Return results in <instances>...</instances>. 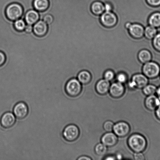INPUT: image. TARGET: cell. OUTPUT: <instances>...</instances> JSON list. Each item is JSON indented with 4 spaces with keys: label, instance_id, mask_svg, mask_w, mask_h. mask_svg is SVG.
<instances>
[{
    "label": "cell",
    "instance_id": "1",
    "mask_svg": "<svg viewBox=\"0 0 160 160\" xmlns=\"http://www.w3.org/2000/svg\"><path fill=\"white\" fill-rule=\"evenodd\" d=\"M127 143L129 148L135 153L142 152L147 146L146 139L142 135L137 133L130 136Z\"/></svg>",
    "mask_w": 160,
    "mask_h": 160
},
{
    "label": "cell",
    "instance_id": "2",
    "mask_svg": "<svg viewBox=\"0 0 160 160\" xmlns=\"http://www.w3.org/2000/svg\"><path fill=\"white\" fill-rule=\"evenodd\" d=\"M5 15L8 20L14 22L22 18L23 15V9L21 5L18 3H12L6 7Z\"/></svg>",
    "mask_w": 160,
    "mask_h": 160
},
{
    "label": "cell",
    "instance_id": "3",
    "mask_svg": "<svg viewBox=\"0 0 160 160\" xmlns=\"http://www.w3.org/2000/svg\"><path fill=\"white\" fill-rule=\"evenodd\" d=\"M65 92L67 95L76 97L81 94L82 90V84L76 78H70L66 83Z\"/></svg>",
    "mask_w": 160,
    "mask_h": 160
},
{
    "label": "cell",
    "instance_id": "4",
    "mask_svg": "<svg viewBox=\"0 0 160 160\" xmlns=\"http://www.w3.org/2000/svg\"><path fill=\"white\" fill-rule=\"evenodd\" d=\"M142 72L149 79H156L159 76L160 66L152 61L143 64Z\"/></svg>",
    "mask_w": 160,
    "mask_h": 160
},
{
    "label": "cell",
    "instance_id": "5",
    "mask_svg": "<svg viewBox=\"0 0 160 160\" xmlns=\"http://www.w3.org/2000/svg\"><path fill=\"white\" fill-rule=\"evenodd\" d=\"M80 131L79 128L75 124H70L66 126L62 132V136L67 142H75L79 138Z\"/></svg>",
    "mask_w": 160,
    "mask_h": 160
},
{
    "label": "cell",
    "instance_id": "6",
    "mask_svg": "<svg viewBox=\"0 0 160 160\" xmlns=\"http://www.w3.org/2000/svg\"><path fill=\"white\" fill-rule=\"evenodd\" d=\"M149 79L142 73H136L133 75L129 81L132 88L142 89L148 84Z\"/></svg>",
    "mask_w": 160,
    "mask_h": 160
},
{
    "label": "cell",
    "instance_id": "7",
    "mask_svg": "<svg viewBox=\"0 0 160 160\" xmlns=\"http://www.w3.org/2000/svg\"><path fill=\"white\" fill-rule=\"evenodd\" d=\"M100 20L103 26L107 28L113 27L116 25L117 18L113 12H105L100 16Z\"/></svg>",
    "mask_w": 160,
    "mask_h": 160
},
{
    "label": "cell",
    "instance_id": "8",
    "mask_svg": "<svg viewBox=\"0 0 160 160\" xmlns=\"http://www.w3.org/2000/svg\"><path fill=\"white\" fill-rule=\"evenodd\" d=\"M131 130L129 124L125 122L121 121L114 124L113 131L117 137L124 138L129 134Z\"/></svg>",
    "mask_w": 160,
    "mask_h": 160
},
{
    "label": "cell",
    "instance_id": "9",
    "mask_svg": "<svg viewBox=\"0 0 160 160\" xmlns=\"http://www.w3.org/2000/svg\"><path fill=\"white\" fill-rule=\"evenodd\" d=\"M28 106L24 102H19L14 107L13 113L17 118L20 120L25 118L28 116Z\"/></svg>",
    "mask_w": 160,
    "mask_h": 160
},
{
    "label": "cell",
    "instance_id": "10",
    "mask_svg": "<svg viewBox=\"0 0 160 160\" xmlns=\"http://www.w3.org/2000/svg\"><path fill=\"white\" fill-rule=\"evenodd\" d=\"M125 92L123 84L116 82L111 84L109 92L111 97L114 98H119L123 97Z\"/></svg>",
    "mask_w": 160,
    "mask_h": 160
},
{
    "label": "cell",
    "instance_id": "11",
    "mask_svg": "<svg viewBox=\"0 0 160 160\" xmlns=\"http://www.w3.org/2000/svg\"><path fill=\"white\" fill-rule=\"evenodd\" d=\"M16 117L13 113L7 112L2 116L0 123L2 127L4 128H12L15 123Z\"/></svg>",
    "mask_w": 160,
    "mask_h": 160
},
{
    "label": "cell",
    "instance_id": "12",
    "mask_svg": "<svg viewBox=\"0 0 160 160\" xmlns=\"http://www.w3.org/2000/svg\"><path fill=\"white\" fill-rule=\"evenodd\" d=\"M145 27L138 23H133L128 29V32L133 38L139 39L144 37Z\"/></svg>",
    "mask_w": 160,
    "mask_h": 160
},
{
    "label": "cell",
    "instance_id": "13",
    "mask_svg": "<svg viewBox=\"0 0 160 160\" xmlns=\"http://www.w3.org/2000/svg\"><path fill=\"white\" fill-rule=\"evenodd\" d=\"M48 25L43 20H39L33 25V32L36 36L42 37L48 32Z\"/></svg>",
    "mask_w": 160,
    "mask_h": 160
},
{
    "label": "cell",
    "instance_id": "14",
    "mask_svg": "<svg viewBox=\"0 0 160 160\" xmlns=\"http://www.w3.org/2000/svg\"><path fill=\"white\" fill-rule=\"evenodd\" d=\"M102 143L107 147L114 146L118 142V137L112 132H106L102 136Z\"/></svg>",
    "mask_w": 160,
    "mask_h": 160
},
{
    "label": "cell",
    "instance_id": "15",
    "mask_svg": "<svg viewBox=\"0 0 160 160\" xmlns=\"http://www.w3.org/2000/svg\"><path fill=\"white\" fill-rule=\"evenodd\" d=\"M110 86V82L103 78L99 80L97 82L95 86V90L100 95H106L109 92Z\"/></svg>",
    "mask_w": 160,
    "mask_h": 160
},
{
    "label": "cell",
    "instance_id": "16",
    "mask_svg": "<svg viewBox=\"0 0 160 160\" xmlns=\"http://www.w3.org/2000/svg\"><path fill=\"white\" fill-rule=\"evenodd\" d=\"M23 19L27 24L34 25L40 20L39 12L34 9L28 10L25 14Z\"/></svg>",
    "mask_w": 160,
    "mask_h": 160
},
{
    "label": "cell",
    "instance_id": "17",
    "mask_svg": "<svg viewBox=\"0 0 160 160\" xmlns=\"http://www.w3.org/2000/svg\"><path fill=\"white\" fill-rule=\"evenodd\" d=\"M160 104V101L157 97L154 95L148 96L145 101V107L150 111L156 110Z\"/></svg>",
    "mask_w": 160,
    "mask_h": 160
},
{
    "label": "cell",
    "instance_id": "18",
    "mask_svg": "<svg viewBox=\"0 0 160 160\" xmlns=\"http://www.w3.org/2000/svg\"><path fill=\"white\" fill-rule=\"evenodd\" d=\"M76 78L82 85L89 84L92 79L91 73L86 70H83L80 72Z\"/></svg>",
    "mask_w": 160,
    "mask_h": 160
},
{
    "label": "cell",
    "instance_id": "19",
    "mask_svg": "<svg viewBox=\"0 0 160 160\" xmlns=\"http://www.w3.org/2000/svg\"><path fill=\"white\" fill-rule=\"evenodd\" d=\"M34 9L38 12H43L48 9L49 6V0H34L33 1Z\"/></svg>",
    "mask_w": 160,
    "mask_h": 160
},
{
    "label": "cell",
    "instance_id": "20",
    "mask_svg": "<svg viewBox=\"0 0 160 160\" xmlns=\"http://www.w3.org/2000/svg\"><path fill=\"white\" fill-rule=\"evenodd\" d=\"M138 58L141 63L144 64L151 61L152 56L149 50L143 49L139 52L138 54Z\"/></svg>",
    "mask_w": 160,
    "mask_h": 160
},
{
    "label": "cell",
    "instance_id": "21",
    "mask_svg": "<svg viewBox=\"0 0 160 160\" xmlns=\"http://www.w3.org/2000/svg\"><path fill=\"white\" fill-rule=\"evenodd\" d=\"M90 9L92 13L97 16H100L105 12L104 4L100 1L92 3Z\"/></svg>",
    "mask_w": 160,
    "mask_h": 160
},
{
    "label": "cell",
    "instance_id": "22",
    "mask_svg": "<svg viewBox=\"0 0 160 160\" xmlns=\"http://www.w3.org/2000/svg\"><path fill=\"white\" fill-rule=\"evenodd\" d=\"M148 24L156 28H160V12H153L149 17Z\"/></svg>",
    "mask_w": 160,
    "mask_h": 160
},
{
    "label": "cell",
    "instance_id": "23",
    "mask_svg": "<svg viewBox=\"0 0 160 160\" xmlns=\"http://www.w3.org/2000/svg\"><path fill=\"white\" fill-rule=\"evenodd\" d=\"M158 32L157 28L148 25L145 28L144 37L149 40H152Z\"/></svg>",
    "mask_w": 160,
    "mask_h": 160
},
{
    "label": "cell",
    "instance_id": "24",
    "mask_svg": "<svg viewBox=\"0 0 160 160\" xmlns=\"http://www.w3.org/2000/svg\"><path fill=\"white\" fill-rule=\"evenodd\" d=\"M26 24L24 20L22 18L18 19L13 22L14 28L18 32L24 31Z\"/></svg>",
    "mask_w": 160,
    "mask_h": 160
},
{
    "label": "cell",
    "instance_id": "25",
    "mask_svg": "<svg viewBox=\"0 0 160 160\" xmlns=\"http://www.w3.org/2000/svg\"><path fill=\"white\" fill-rule=\"evenodd\" d=\"M142 89L144 95L148 96L156 93L157 88L154 85L148 84Z\"/></svg>",
    "mask_w": 160,
    "mask_h": 160
},
{
    "label": "cell",
    "instance_id": "26",
    "mask_svg": "<svg viewBox=\"0 0 160 160\" xmlns=\"http://www.w3.org/2000/svg\"><path fill=\"white\" fill-rule=\"evenodd\" d=\"M108 151V147L102 143H100L95 146V151L99 156H103L106 154Z\"/></svg>",
    "mask_w": 160,
    "mask_h": 160
},
{
    "label": "cell",
    "instance_id": "27",
    "mask_svg": "<svg viewBox=\"0 0 160 160\" xmlns=\"http://www.w3.org/2000/svg\"><path fill=\"white\" fill-rule=\"evenodd\" d=\"M115 78L116 81L123 84L128 82L129 80L128 75L123 72H119L117 73L116 75Z\"/></svg>",
    "mask_w": 160,
    "mask_h": 160
},
{
    "label": "cell",
    "instance_id": "28",
    "mask_svg": "<svg viewBox=\"0 0 160 160\" xmlns=\"http://www.w3.org/2000/svg\"><path fill=\"white\" fill-rule=\"evenodd\" d=\"M116 73L112 70H106L103 74V78L107 81L111 82L115 78Z\"/></svg>",
    "mask_w": 160,
    "mask_h": 160
},
{
    "label": "cell",
    "instance_id": "29",
    "mask_svg": "<svg viewBox=\"0 0 160 160\" xmlns=\"http://www.w3.org/2000/svg\"><path fill=\"white\" fill-rule=\"evenodd\" d=\"M152 43L155 49L160 52V32H158L152 40Z\"/></svg>",
    "mask_w": 160,
    "mask_h": 160
},
{
    "label": "cell",
    "instance_id": "30",
    "mask_svg": "<svg viewBox=\"0 0 160 160\" xmlns=\"http://www.w3.org/2000/svg\"><path fill=\"white\" fill-rule=\"evenodd\" d=\"M114 126L113 122L111 121H107L105 122L103 128L106 132H111L113 131Z\"/></svg>",
    "mask_w": 160,
    "mask_h": 160
},
{
    "label": "cell",
    "instance_id": "31",
    "mask_svg": "<svg viewBox=\"0 0 160 160\" xmlns=\"http://www.w3.org/2000/svg\"><path fill=\"white\" fill-rule=\"evenodd\" d=\"M53 17L50 14H46L44 16L41 20H43L47 24H51L53 21Z\"/></svg>",
    "mask_w": 160,
    "mask_h": 160
},
{
    "label": "cell",
    "instance_id": "32",
    "mask_svg": "<svg viewBox=\"0 0 160 160\" xmlns=\"http://www.w3.org/2000/svg\"><path fill=\"white\" fill-rule=\"evenodd\" d=\"M149 5L153 7H158L160 6V0H146Z\"/></svg>",
    "mask_w": 160,
    "mask_h": 160
},
{
    "label": "cell",
    "instance_id": "33",
    "mask_svg": "<svg viewBox=\"0 0 160 160\" xmlns=\"http://www.w3.org/2000/svg\"><path fill=\"white\" fill-rule=\"evenodd\" d=\"M6 61V56L4 53L0 51V67L4 65Z\"/></svg>",
    "mask_w": 160,
    "mask_h": 160
},
{
    "label": "cell",
    "instance_id": "34",
    "mask_svg": "<svg viewBox=\"0 0 160 160\" xmlns=\"http://www.w3.org/2000/svg\"><path fill=\"white\" fill-rule=\"evenodd\" d=\"M134 158L136 160H144L145 159V156L142 152L135 153Z\"/></svg>",
    "mask_w": 160,
    "mask_h": 160
},
{
    "label": "cell",
    "instance_id": "35",
    "mask_svg": "<svg viewBox=\"0 0 160 160\" xmlns=\"http://www.w3.org/2000/svg\"><path fill=\"white\" fill-rule=\"evenodd\" d=\"M105 12H112L113 6L112 4L109 2H106L104 4Z\"/></svg>",
    "mask_w": 160,
    "mask_h": 160
},
{
    "label": "cell",
    "instance_id": "36",
    "mask_svg": "<svg viewBox=\"0 0 160 160\" xmlns=\"http://www.w3.org/2000/svg\"><path fill=\"white\" fill-rule=\"evenodd\" d=\"M24 31L25 32L27 33H30L33 32V25L26 24Z\"/></svg>",
    "mask_w": 160,
    "mask_h": 160
},
{
    "label": "cell",
    "instance_id": "37",
    "mask_svg": "<svg viewBox=\"0 0 160 160\" xmlns=\"http://www.w3.org/2000/svg\"><path fill=\"white\" fill-rule=\"evenodd\" d=\"M156 115L158 120L160 121V104L156 110Z\"/></svg>",
    "mask_w": 160,
    "mask_h": 160
},
{
    "label": "cell",
    "instance_id": "38",
    "mask_svg": "<svg viewBox=\"0 0 160 160\" xmlns=\"http://www.w3.org/2000/svg\"><path fill=\"white\" fill-rule=\"evenodd\" d=\"M78 160H92L91 158H89V157L86 156H82L80 157L77 159Z\"/></svg>",
    "mask_w": 160,
    "mask_h": 160
},
{
    "label": "cell",
    "instance_id": "39",
    "mask_svg": "<svg viewBox=\"0 0 160 160\" xmlns=\"http://www.w3.org/2000/svg\"><path fill=\"white\" fill-rule=\"evenodd\" d=\"M116 159V158L115 157L112 156L106 157L105 159V160H115Z\"/></svg>",
    "mask_w": 160,
    "mask_h": 160
},
{
    "label": "cell",
    "instance_id": "40",
    "mask_svg": "<svg viewBox=\"0 0 160 160\" xmlns=\"http://www.w3.org/2000/svg\"><path fill=\"white\" fill-rule=\"evenodd\" d=\"M156 93L157 94V97L159 99L160 101V86L159 88H157Z\"/></svg>",
    "mask_w": 160,
    "mask_h": 160
},
{
    "label": "cell",
    "instance_id": "41",
    "mask_svg": "<svg viewBox=\"0 0 160 160\" xmlns=\"http://www.w3.org/2000/svg\"><path fill=\"white\" fill-rule=\"evenodd\" d=\"M132 24V23L129 22H127L126 23V24H125V28H126V29L128 30V29H129V28L130 27V26H131Z\"/></svg>",
    "mask_w": 160,
    "mask_h": 160
},
{
    "label": "cell",
    "instance_id": "42",
    "mask_svg": "<svg viewBox=\"0 0 160 160\" xmlns=\"http://www.w3.org/2000/svg\"><path fill=\"white\" fill-rule=\"evenodd\" d=\"M116 158V159H122V156L120 154L117 155V156Z\"/></svg>",
    "mask_w": 160,
    "mask_h": 160
},
{
    "label": "cell",
    "instance_id": "43",
    "mask_svg": "<svg viewBox=\"0 0 160 160\" xmlns=\"http://www.w3.org/2000/svg\"><path fill=\"white\" fill-rule=\"evenodd\" d=\"M159 76H160V73Z\"/></svg>",
    "mask_w": 160,
    "mask_h": 160
}]
</instances>
